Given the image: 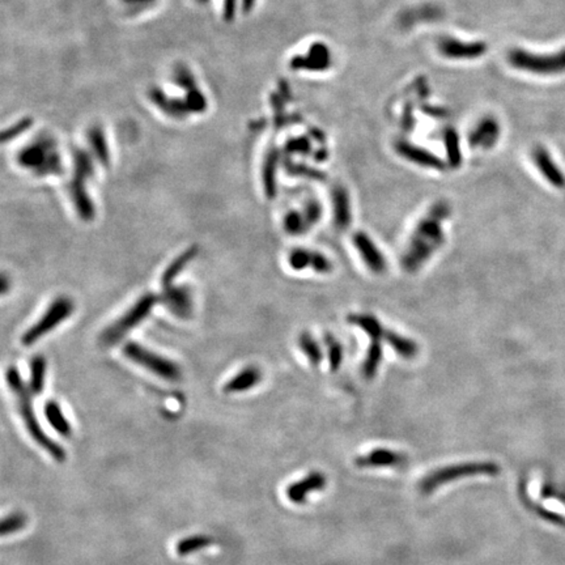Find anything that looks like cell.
Instances as JSON below:
<instances>
[{
  "instance_id": "obj_1",
  "label": "cell",
  "mask_w": 565,
  "mask_h": 565,
  "mask_svg": "<svg viewBox=\"0 0 565 565\" xmlns=\"http://www.w3.org/2000/svg\"><path fill=\"white\" fill-rule=\"evenodd\" d=\"M449 215V204L446 202H437L418 222L402 258L405 270L408 272L420 270L442 247L445 244L444 222Z\"/></svg>"
},
{
  "instance_id": "obj_2",
  "label": "cell",
  "mask_w": 565,
  "mask_h": 565,
  "mask_svg": "<svg viewBox=\"0 0 565 565\" xmlns=\"http://www.w3.org/2000/svg\"><path fill=\"white\" fill-rule=\"evenodd\" d=\"M6 381L9 385V390L15 395L17 411L21 416L25 428L31 435L33 441L41 446L56 461H66V452L63 447L56 444V441H53L42 430L33 407L32 391L29 390V386L21 378V374L17 370V368L9 366L6 372Z\"/></svg>"
},
{
  "instance_id": "obj_3",
  "label": "cell",
  "mask_w": 565,
  "mask_h": 565,
  "mask_svg": "<svg viewBox=\"0 0 565 565\" xmlns=\"http://www.w3.org/2000/svg\"><path fill=\"white\" fill-rule=\"evenodd\" d=\"M160 301V296L155 294H144L136 300L134 305L120 318L115 319L105 328L100 335V343L104 347H113L122 342L134 328L139 326L143 321L148 318L153 308Z\"/></svg>"
},
{
  "instance_id": "obj_4",
  "label": "cell",
  "mask_w": 565,
  "mask_h": 565,
  "mask_svg": "<svg viewBox=\"0 0 565 565\" xmlns=\"http://www.w3.org/2000/svg\"><path fill=\"white\" fill-rule=\"evenodd\" d=\"M17 162L37 175H58L63 172V162L51 138H41L25 145L17 153Z\"/></svg>"
},
{
  "instance_id": "obj_5",
  "label": "cell",
  "mask_w": 565,
  "mask_h": 565,
  "mask_svg": "<svg viewBox=\"0 0 565 565\" xmlns=\"http://www.w3.org/2000/svg\"><path fill=\"white\" fill-rule=\"evenodd\" d=\"M73 175L70 182V194L75 209L83 222L96 217V206L87 190V181L95 175L93 160L85 151L75 152Z\"/></svg>"
},
{
  "instance_id": "obj_6",
  "label": "cell",
  "mask_w": 565,
  "mask_h": 565,
  "mask_svg": "<svg viewBox=\"0 0 565 565\" xmlns=\"http://www.w3.org/2000/svg\"><path fill=\"white\" fill-rule=\"evenodd\" d=\"M499 474H500V466L494 462H465L435 470L433 472H430L422 479L419 489L422 494H430L438 487L445 486L457 479L478 477V475L494 477Z\"/></svg>"
},
{
  "instance_id": "obj_7",
  "label": "cell",
  "mask_w": 565,
  "mask_h": 565,
  "mask_svg": "<svg viewBox=\"0 0 565 565\" xmlns=\"http://www.w3.org/2000/svg\"><path fill=\"white\" fill-rule=\"evenodd\" d=\"M123 356L134 363L135 366L143 368L150 373L159 377L167 383H177L181 380L182 372L180 366L170 358H164L155 351L144 347L139 342L130 341L122 347Z\"/></svg>"
},
{
  "instance_id": "obj_8",
  "label": "cell",
  "mask_w": 565,
  "mask_h": 565,
  "mask_svg": "<svg viewBox=\"0 0 565 565\" xmlns=\"http://www.w3.org/2000/svg\"><path fill=\"white\" fill-rule=\"evenodd\" d=\"M75 311V304L67 296H59L48 305V309L37 319L32 326L25 330L21 336V343L25 347H31L34 343L45 338L48 333L56 330L61 323L70 318Z\"/></svg>"
},
{
  "instance_id": "obj_9",
  "label": "cell",
  "mask_w": 565,
  "mask_h": 565,
  "mask_svg": "<svg viewBox=\"0 0 565 565\" xmlns=\"http://www.w3.org/2000/svg\"><path fill=\"white\" fill-rule=\"evenodd\" d=\"M509 63L521 71L532 72L534 75L554 76L565 72V48L554 54H533L522 48L512 50Z\"/></svg>"
},
{
  "instance_id": "obj_10",
  "label": "cell",
  "mask_w": 565,
  "mask_h": 565,
  "mask_svg": "<svg viewBox=\"0 0 565 565\" xmlns=\"http://www.w3.org/2000/svg\"><path fill=\"white\" fill-rule=\"evenodd\" d=\"M353 247L358 250L360 258L368 267V270L375 275H383L388 270V262L381 249L377 247L373 239L366 232H356L352 237Z\"/></svg>"
},
{
  "instance_id": "obj_11",
  "label": "cell",
  "mask_w": 565,
  "mask_h": 565,
  "mask_svg": "<svg viewBox=\"0 0 565 565\" xmlns=\"http://www.w3.org/2000/svg\"><path fill=\"white\" fill-rule=\"evenodd\" d=\"M160 303L162 304L167 311L175 317L180 319H189L194 309L192 291L187 287L162 288V295L160 296Z\"/></svg>"
},
{
  "instance_id": "obj_12",
  "label": "cell",
  "mask_w": 565,
  "mask_h": 565,
  "mask_svg": "<svg viewBox=\"0 0 565 565\" xmlns=\"http://www.w3.org/2000/svg\"><path fill=\"white\" fill-rule=\"evenodd\" d=\"M326 487V477L321 472H311L308 477L289 484L286 491L288 500L296 504V505H301L305 504L308 500V496L311 492H317L321 491Z\"/></svg>"
},
{
  "instance_id": "obj_13",
  "label": "cell",
  "mask_w": 565,
  "mask_h": 565,
  "mask_svg": "<svg viewBox=\"0 0 565 565\" xmlns=\"http://www.w3.org/2000/svg\"><path fill=\"white\" fill-rule=\"evenodd\" d=\"M407 462L405 454L394 452L390 449H373L355 460V465L360 469H375V467H397Z\"/></svg>"
},
{
  "instance_id": "obj_14",
  "label": "cell",
  "mask_w": 565,
  "mask_h": 565,
  "mask_svg": "<svg viewBox=\"0 0 565 565\" xmlns=\"http://www.w3.org/2000/svg\"><path fill=\"white\" fill-rule=\"evenodd\" d=\"M331 208L335 227L339 231L350 228L352 223V204L348 190L342 185H336L331 189Z\"/></svg>"
},
{
  "instance_id": "obj_15",
  "label": "cell",
  "mask_w": 565,
  "mask_h": 565,
  "mask_svg": "<svg viewBox=\"0 0 565 565\" xmlns=\"http://www.w3.org/2000/svg\"><path fill=\"white\" fill-rule=\"evenodd\" d=\"M534 164L537 165V169L541 172V175L544 177V180L555 186L557 189H564L565 187V175L560 167H557L556 162L552 159V156L549 155V152L541 147L538 145L535 150H533L532 153Z\"/></svg>"
},
{
  "instance_id": "obj_16",
  "label": "cell",
  "mask_w": 565,
  "mask_h": 565,
  "mask_svg": "<svg viewBox=\"0 0 565 565\" xmlns=\"http://www.w3.org/2000/svg\"><path fill=\"white\" fill-rule=\"evenodd\" d=\"M262 381V372L259 368L249 366L234 374L224 385L223 390L227 394H239L254 389Z\"/></svg>"
},
{
  "instance_id": "obj_17",
  "label": "cell",
  "mask_w": 565,
  "mask_h": 565,
  "mask_svg": "<svg viewBox=\"0 0 565 565\" xmlns=\"http://www.w3.org/2000/svg\"><path fill=\"white\" fill-rule=\"evenodd\" d=\"M198 253H199L198 247H187L181 254L177 255L162 272V276H161V286H162V288L173 286L175 279L178 278L182 274V271L195 259V256L198 255Z\"/></svg>"
},
{
  "instance_id": "obj_18",
  "label": "cell",
  "mask_w": 565,
  "mask_h": 565,
  "mask_svg": "<svg viewBox=\"0 0 565 565\" xmlns=\"http://www.w3.org/2000/svg\"><path fill=\"white\" fill-rule=\"evenodd\" d=\"M347 321L352 326L358 327L364 334L369 336V339H378L385 341L386 328L383 326L381 321L370 313H352L348 316Z\"/></svg>"
},
{
  "instance_id": "obj_19",
  "label": "cell",
  "mask_w": 565,
  "mask_h": 565,
  "mask_svg": "<svg viewBox=\"0 0 565 565\" xmlns=\"http://www.w3.org/2000/svg\"><path fill=\"white\" fill-rule=\"evenodd\" d=\"M385 341L389 343L391 350L394 351L399 358L405 360H414L419 355V346L414 339L399 334L394 330L386 328Z\"/></svg>"
},
{
  "instance_id": "obj_20",
  "label": "cell",
  "mask_w": 565,
  "mask_h": 565,
  "mask_svg": "<svg viewBox=\"0 0 565 565\" xmlns=\"http://www.w3.org/2000/svg\"><path fill=\"white\" fill-rule=\"evenodd\" d=\"M398 151L403 157L410 160L411 162H414L416 165L420 167H430V169H437V170H442L444 169V164L441 160H438L435 155H432L430 152L418 148L411 144H399Z\"/></svg>"
},
{
  "instance_id": "obj_21",
  "label": "cell",
  "mask_w": 565,
  "mask_h": 565,
  "mask_svg": "<svg viewBox=\"0 0 565 565\" xmlns=\"http://www.w3.org/2000/svg\"><path fill=\"white\" fill-rule=\"evenodd\" d=\"M43 414L50 427L56 430L58 435L68 437L71 435V424L67 420L61 405L56 400H48L43 407Z\"/></svg>"
},
{
  "instance_id": "obj_22",
  "label": "cell",
  "mask_w": 565,
  "mask_h": 565,
  "mask_svg": "<svg viewBox=\"0 0 565 565\" xmlns=\"http://www.w3.org/2000/svg\"><path fill=\"white\" fill-rule=\"evenodd\" d=\"M48 363L42 355H36L29 363V390L33 395H40L45 390Z\"/></svg>"
},
{
  "instance_id": "obj_23",
  "label": "cell",
  "mask_w": 565,
  "mask_h": 565,
  "mask_svg": "<svg viewBox=\"0 0 565 565\" xmlns=\"http://www.w3.org/2000/svg\"><path fill=\"white\" fill-rule=\"evenodd\" d=\"M276 172H278V153L276 151H270L263 162L262 170L263 190L269 199H274L278 192Z\"/></svg>"
},
{
  "instance_id": "obj_24",
  "label": "cell",
  "mask_w": 565,
  "mask_h": 565,
  "mask_svg": "<svg viewBox=\"0 0 565 565\" xmlns=\"http://www.w3.org/2000/svg\"><path fill=\"white\" fill-rule=\"evenodd\" d=\"M383 360V341L372 339L370 346L366 351V358L363 361V375L366 380H373L374 377L378 373V369L381 366Z\"/></svg>"
},
{
  "instance_id": "obj_25",
  "label": "cell",
  "mask_w": 565,
  "mask_h": 565,
  "mask_svg": "<svg viewBox=\"0 0 565 565\" xmlns=\"http://www.w3.org/2000/svg\"><path fill=\"white\" fill-rule=\"evenodd\" d=\"M500 128L496 122H487L479 125V128L470 135V144L474 148H491L499 139Z\"/></svg>"
},
{
  "instance_id": "obj_26",
  "label": "cell",
  "mask_w": 565,
  "mask_h": 565,
  "mask_svg": "<svg viewBox=\"0 0 565 565\" xmlns=\"http://www.w3.org/2000/svg\"><path fill=\"white\" fill-rule=\"evenodd\" d=\"M88 140H89V145L95 153L97 161L101 165L108 167L110 162V152H109V147L106 143L103 130L98 128H92L88 134Z\"/></svg>"
},
{
  "instance_id": "obj_27",
  "label": "cell",
  "mask_w": 565,
  "mask_h": 565,
  "mask_svg": "<svg viewBox=\"0 0 565 565\" xmlns=\"http://www.w3.org/2000/svg\"><path fill=\"white\" fill-rule=\"evenodd\" d=\"M299 347L313 366H318L323 360V351L319 343L308 331L301 333L299 336Z\"/></svg>"
},
{
  "instance_id": "obj_28",
  "label": "cell",
  "mask_w": 565,
  "mask_h": 565,
  "mask_svg": "<svg viewBox=\"0 0 565 565\" xmlns=\"http://www.w3.org/2000/svg\"><path fill=\"white\" fill-rule=\"evenodd\" d=\"M212 543H214L212 538H209L207 535H192V537L183 538L177 543L175 552L180 556H189L194 552H198V551L212 546Z\"/></svg>"
},
{
  "instance_id": "obj_29",
  "label": "cell",
  "mask_w": 565,
  "mask_h": 565,
  "mask_svg": "<svg viewBox=\"0 0 565 565\" xmlns=\"http://www.w3.org/2000/svg\"><path fill=\"white\" fill-rule=\"evenodd\" d=\"M442 54L449 58H472L479 56L480 50H483L480 45H467L460 43V41L447 40L441 45Z\"/></svg>"
},
{
  "instance_id": "obj_30",
  "label": "cell",
  "mask_w": 565,
  "mask_h": 565,
  "mask_svg": "<svg viewBox=\"0 0 565 565\" xmlns=\"http://www.w3.org/2000/svg\"><path fill=\"white\" fill-rule=\"evenodd\" d=\"M283 228L291 236H301L311 229L303 211L292 209L283 219Z\"/></svg>"
},
{
  "instance_id": "obj_31",
  "label": "cell",
  "mask_w": 565,
  "mask_h": 565,
  "mask_svg": "<svg viewBox=\"0 0 565 565\" xmlns=\"http://www.w3.org/2000/svg\"><path fill=\"white\" fill-rule=\"evenodd\" d=\"M323 342L326 346L327 360L331 372L339 370L344 360V350L342 343L339 342L333 334H326L323 336Z\"/></svg>"
},
{
  "instance_id": "obj_32",
  "label": "cell",
  "mask_w": 565,
  "mask_h": 565,
  "mask_svg": "<svg viewBox=\"0 0 565 565\" xmlns=\"http://www.w3.org/2000/svg\"><path fill=\"white\" fill-rule=\"evenodd\" d=\"M311 252L313 250L304 247H296L294 250H291V253L288 254V266L296 272L311 269Z\"/></svg>"
},
{
  "instance_id": "obj_33",
  "label": "cell",
  "mask_w": 565,
  "mask_h": 565,
  "mask_svg": "<svg viewBox=\"0 0 565 565\" xmlns=\"http://www.w3.org/2000/svg\"><path fill=\"white\" fill-rule=\"evenodd\" d=\"M25 525H26V516L23 514V513H20V512H16V513L9 514V517L3 519L0 533H1L3 537H7V535L23 530Z\"/></svg>"
},
{
  "instance_id": "obj_34",
  "label": "cell",
  "mask_w": 565,
  "mask_h": 565,
  "mask_svg": "<svg viewBox=\"0 0 565 565\" xmlns=\"http://www.w3.org/2000/svg\"><path fill=\"white\" fill-rule=\"evenodd\" d=\"M301 211H303L304 216L311 228L316 227L321 222L322 215H323L322 204L317 199L306 200Z\"/></svg>"
},
{
  "instance_id": "obj_35",
  "label": "cell",
  "mask_w": 565,
  "mask_h": 565,
  "mask_svg": "<svg viewBox=\"0 0 565 565\" xmlns=\"http://www.w3.org/2000/svg\"><path fill=\"white\" fill-rule=\"evenodd\" d=\"M311 270L316 274L326 275L334 270V264L327 258L326 255L313 250L311 252Z\"/></svg>"
},
{
  "instance_id": "obj_36",
  "label": "cell",
  "mask_w": 565,
  "mask_h": 565,
  "mask_svg": "<svg viewBox=\"0 0 565 565\" xmlns=\"http://www.w3.org/2000/svg\"><path fill=\"white\" fill-rule=\"evenodd\" d=\"M29 128H31V120H20L19 123L14 125V126H11L9 130H7V131H4V133H3V142L6 143V142H9V140H14V139H16L17 136L20 135V134H23V133H25V131H26V130H28Z\"/></svg>"
},
{
  "instance_id": "obj_37",
  "label": "cell",
  "mask_w": 565,
  "mask_h": 565,
  "mask_svg": "<svg viewBox=\"0 0 565 565\" xmlns=\"http://www.w3.org/2000/svg\"><path fill=\"white\" fill-rule=\"evenodd\" d=\"M125 7H130L133 12H136L138 9H148L151 4H153L156 0H120Z\"/></svg>"
},
{
  "instance_id": "obj_38",
  "label": "cell",
  "mask_w": 565,
  "mask_h": 565,
  "mask_svg": "<svg viewBox=\"0 0 565 565\" xmlns=\"http://www.w3.org/2000/svg\"><path fill=\"white\" fill-rule=\"evenodd\" d=\"M9 280H7V276L3 275V278H1V294H3V295L7 294V288H9Z\"/></svg>"
}]
</instances>
